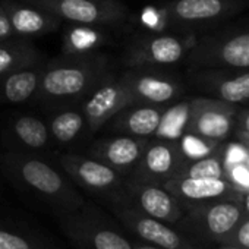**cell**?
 Segmentation results:
<instances>
[{"mask_svg":"<svg viewBox=\"0 0 249 249\" xmlns=\"http://www.w3.org/2000/svg\"><path fill=\"white\" fill-rule=\"evenodd\" d=\"M0 166L18 188L47 204L59 217L76 211L87 202L60 167L34 153L6 151L0 156Z\"/></svg>","mask_w":249,"mask_h":249,"instance_id":"cell-1","label":"cell"},{"mask_svg":"<svg viewBox=\"0 0 249 249\" xmlns=\"http://www.w3.org/2000/svg\"><path fill=\"white\" fill-rule=\"evenodd\" d=\"M111 69L106 53L84 56H63L46 62L36 101L47 108L79 104L94 85Z\"/></svg>","mask_w":249,"mask_h":249,"instance_id":"cell-2","label":"cell"},{"mask_svg":"<svg viewBox=\"0 0 249 249\" xmlns=\"http://www.w3.org/2000/svg\"><path fill=\"white\" fill-rule=\"evenodd\" d=\"M57 164L75 186L97 198L107 210L129 202L124 189V176L100 160L88 154L68 153L57 157Z\"/></svg>","mask_w":249,"mask_h":249,"instance_id":"cell-3","label":"cell"},{"mask_svg":"<svg viewBox=\"0 0 249 249\" xmlns=\"http://www.w3.org/2000/svg\"><path fill=\"white\" fill-rule=\"evenodd\" d=\"M186 60L191 69H249V25L196 38Z\"/></svg>","mask_w":249,"mask_h":249,"instance_id":"cell-4","label":"cell"},{"mask_svg":"<svg viewBox=\"0 0 249 249\" xmlns=\"http://www.w3.org/2000/svg\"><path fill=\"white\" fill-rule=\"evenodd\" d=\"M59 218L65 236L75 249H132V242L88 202Z\"/></svg>","mask_w":249,"mask_h":249,"instance_id":"cell-5","label":"cell"},{"mask_svg":"<svg viewBox=\"0 0 249 249\" xmlns=\"http://www.w3.org/2000/svg\"><path fill=\"white\" fill-rule=\"evenodd\" d=\"M239 195L186 208L175 227L196 239L218 243L246 217Z\"/></svg>","mask_w":249,"mask_h":249,"instance_id":"cell-6","label":"cell"},{"mask_svg":"<svg viewBox=\"0 0 249 249\" xmlns=\"http://www.w3.org/2000/svg\"><path fill=\"white\" fill-rule=\"evenodd\" d=\"M196 37L189 34L147 33L134 38L124 49L123 65L126 68H166L186 59Z\"/></svg>","mask_w":249,"mask_h":249,"instance_id":"cell-7","label":"cell"},{"mask_svg":"<svg viewBox=\"0 0 249 249\" xmlns=\"http://www.w3.org/2000/svg\"><path fill=\"white\" fill-rule=\"evenodd\" d=\"M66 24L120 27L128 19V9L120 0H27Z\"/></svg>","mask_w":249,"mask_h":249,"instance_id":"cell-8","label":"cell"},{"mask_svg":"<svg viewBox=\"0 0 249 249\" xmlns=\"http://www.w3.org/2000/svg\"><path fill=\"white\" fill-rule=\"evenodd\" d=\"M108 211L142 243L154 245L161 249H198L183 231L144 214L129 202L110 207Z\"/></svg>","mask_w":249,"mask_h":249,"instance_id":"cell-9","label":"cell"},{"mask_svg":"<svg viewBox=\"0 0 249 249\" xmlns=\"http://www.w3.org/2000/svg\"><path fill=\"white\" fill-rule=\"evenodd\" d=\"M131 103V95L123 84L120 72L110 71L79 103L87 120V137L91 138L103 131L106 123Z\"/></svg>","mask_w":249,"mask_h":249,"instance_id":"cell-10","label":"cell"},{"mask_svg":"<svg viewBox=\"0 0 249 249\" xmlns=\"http://www.w3.org/2000/svg\"><path fill=\"white\" fill-rule=\"evenodd\" d=\"M120 75L132 103L167 106L185 92L182 81L161 68H126Z\"/></svg>","mask_w":249,"mask_h":249,"instance_id":"cell-11","label":"cell"},{"mask_svg":"<svg viewBox=\"0 0 249 249\" xmlns=\"http://www.w3.org/2000/svg\"><path fill=\"white\" fill-rule=\"evenodd\" d=\"M239 108L240 106L215 97L191 98L186 132L226 142L234 132Z\"/></svg>","mask_w":249,"mask_h":249,"instance_id":"cell-12","label":"cell"},{"mask_svg":"<svg viewBox=\"0 0 249 249\" xmlns=\"http://www.w3.org/2000/svg\"><path fill=\"white\" fill-rule=\"evenodd\" d=\"M240 0H172L166 3L170 28L191 30L218 22L242 8Z\"/></svg>","mask_w":249,"mask_h":249,"instance_id":"cell-13","label":"cell"},{"mask_svg":"<svg viewBox=\"0 0 249 249\" xmlns=\"http://www.w3.org/2000/svg\"><path fill=\"white\" fill-rule=\"evenodd\" d=\"M124 189H126L129 204L156 220L176 226L185 214L180 202L163 185L126 176Z\"/></svg>","mask_w":249,"mask_h":249,"instance_id":"cell-14","label":"cell"},{"mask_svg":"<svg viewBox=\"0 0 249 249\" xmlns=\"http://www.w3.org/2000/svg\"><path fill=\"white\" fill-rule=\"evenodd\" d=\"M183 163L185 159L180 154L178 142L153 137L148 140L137 167L129 176L144 182L164 185L178 175Z\"/></svg>","mask_w":249,"mask_h":249,"instance_id":"cell-15","label":"cell"},{"mask_svg":"<svg viewBox=\"0 0 249 249\" xmlns=\"http://www.w3.org/2000/svg\"><path fill=\"white\" fill-rule=\"evenodd\" d=\"M150 138L111 134L95 140L87 148L88 156L107 164L122 176H129L137 167Z\"/></svg>","mask_w":249,"mask_h":249,"instance_id":"cell-16","label":"cell"},{"mask_svg":"<svg viewBox=\"0 0 249 249\" xmlns=\"http://www.w3.org/2000/svg\"><path fill=\"white\" fill-rule=\"evenodd\" d=\"M191 82L207 95L237 106L249 103V69H191Z\"/></svg>","mask_w":249,"mask_h":249,"instance_id":"cell-17","label":"cell"},{"mask_svg":"<svg viewBox=\"0 0 249 249\" xmlns=\"http://www.w3.org/2000/svg\"><path fill=\"white\" fill-rule=\"evenodd\" d=\"M183 207V210L226 198H234L239 191L227 179L214 178H173L163 185Z\"/></svg>","mask_w":249,"mask_h":249,"instance_id":"cell-18","label":"cell"},{"mask_svg":"<svg viewBox=\"0 0 249 249\" xmlns=\"http://www.w3.org/2000/svg\"><path fill=\"white\" fill-rule=\"evenodd\" d=\"M5 9L15 37L31 40L54 33L63 24L52 12L30 3L27 0H2L0 2Z\"/></svg>","mask_w":249,"mask_h":249,"instance_id":"cell-19","label":"cell"},{"mask_svg":"<svg viewBox=\"0 0 249 249\" xmlns=\"http://www.w3.org/2000/svg\"><path fill=\"white\" fill-rule=\"evenodd\" d=\"M164 108L166 106L131 103L120 108L106 123L104 128L110 134L153 138L160 124Z\"/></svg>","mask_w":249,"mask_h":249,"instance_id":"cell-20","label":"cell"},{"mask_svg":"<svg viewBox=\"0 0 249 249\" xmlns=\"http://www.w3.org/2000/svg\"><path fill=\"white\" fill-rule=\"evenodd\" d=\"M46 122L53 145L71 147L87 137V120L79 104L52 108V114Z\"/></svg>","mask_w":249,"mask_h":249,"instance_id":"cell-21","label":"cell"},{"mask_svg":"<svg viewBox=\"0 0 249 249\" xmlns=\"http://www.w3.org/2000/svg\"><path fill=\"white\" fill-rule=\"evenodd\" d=\"M8 132L21 151L34 153L44 151L53 145L47 122L33 114H15L11 117Z\"/></svg>","mask_w":249,"mask_h":249,"instance_id":"cell-22","label":"cell"},{"mask_svg":"<svg viewBox=\"0 0 249 249\" xmlns=\"http://www.w3.org/2000/svg\"><path fill=\"white\" fill-rule=\"evenodd\" d=\"M46 62L0 78V103L21 104L34 100L40 89Z\"/></svg>","mask_w":249,"mask_h":249,"instance_id":"cell-23","label":"cell"},{"mask_svg":"<svg viewBox=\"0 0 249 249\" xmlns=\"http://www.w3.org/2000/svg\"><path fill=\"white\" fill-rule=\"evenodd\" d=\"M111 40L107 28L95 25L68 24L62 38L63 56H84L100 52Z\"/></svg>","mask_w":249,"mask_h":249,"instance_id":"cell-24","label":"cell"},{"mask_svg":"<svg viewBox=\"0 0 249 249\" xmlns=\"http://www.w3.org/2000/svg\"><path fill=\"white\" fill-rule=\"evenodd\" d=\"M44 62L43 54L31 40L14 37L0 41V78Z\"/></svg>","mask_w":249,"mask_h":249,"instance_id":"cell-25","label":"cell"},{"mask_svg":"<svg viewBox=\"0 0 249 249\" xmlns=\"http://www.w3.org/2000/svg\"><path fill=\"white\" fill-rule=\"evenodd\" d=\"M191 100L173 101L166 106L160 124L156 131L154 138L166 141H179V138L186 132L188 120H189Z\"/></svg>","mask_w":249,"mask_h":249,"instance_id":"cell-26","label":"cell"},{"mask_svg":"<svg viewBox=\"0 0 249 249\" xmlns=\"http://www.w3.org/2000/svg\"><path fill=\"white\" fill-rule=\"evenodd\" d=\"M226 145V144H224ZM224 145L215 151L211 156L198 159V160H191L185 161L183 166L179 169L178 175L175 178H214V179H227L226 175V167L223 161V150Z\"/></svg>","mask_w":249,"mask_h":249,"instance_id":"cell-27","label":"cell"},{"mask_svg":"<svg viewBox=\"0 0 249 249\" xmlns=\"http://www.w3.org/2000/svg\"><path fill=\"white\" fill-rule=\"evenodd\" d=\"M176 142L185 161L198 160V159L211 156L226 144V142L213 141V140H208V138H204L191 132H185Z\"/></svg>","mask_w":249,"mask_h":249,"instance_id":"cell-28","label":"cell"},{"mask_svg":"<svg viewBox=\"0 0 249 249\" xmlns=\"http://www.w3.org/2000/svg\"><path fill=\"white\" fill-rule=\"evenodd\" d=\"M140 24L148 33H166L170 28V22L164 5L144 8L140 12Z\"/></svg>","mask_w":249,"mask_h":249,"instance_id":"cell-29","label":"cell"},{"mask_svg":"<svg viewBox=\"0 0 249 249\" xmlns=\"http://www.w3.org/2000/svg\"><path fill=\"white\" fill-rule=\"evenodd\" d=\"M0 249H49L44 243L0 226Z\"/></svg>","mask_w":249,"mask_h":249,"instance_id":"cell-30","label":"cell"},{"mask_svg":"<svg viewBox=\"0 0 249 249\" xmlns=\"http://www.w3.org/2000/svg\"><path fill=\"white\" fill-rule=\"evenodd\" d=\"M218 243L249 249V217H245L230 233L221 237Z\"/></svg>","mask_w":249,"mask_h":249,"instance_id":"cell-31","label":"cell"},{"mask_svg":"<svg viewBox=\"0 0 249 249\" xmlns=\"http://www.w3.org/2000/svg\"><path fill=\"white\" fill-rule=\"evenodd\" d=\"M14 30L11 27V22L8 19V15L5 12V9L0 5V41H5L9 38H14Z\"/></svg>","mask_w":249,"mask_h":249,"instance_id":"cell-32","label":"cell"},{"mask_svg":"<svg viewBox=\"0 0 249 249\" xmlns=\"http://www.w3.org/2000/svg\"><path fill=\"white\" fill-rule=\"evenodd\" d=\"M234 131L249 134V108H243L240 106V108H239V111L236 114V126H234Z\"/></svg>","mask_w":249,"mask_h":249,"instance_id":"cell-33","label":"cell"},{"mask_svg":"<svg viewBox=\"0 0 249 249\" xmlns=\"http://www.w3.org/2000/svg\"><path fill=\"white\" fill-rule=\"evenodd\" d=\"M239 201L242 204V208H243V213L246 217H249V189L246 191H242L240 195H239Z\"/></svg>","mask_w":249,"mask_h":249,"instance_id":"cell-34","label":"cell"},{"mask_svg":"<svg viewBox=\"0 0 249 249\" xmlns=\"http://www.w3.org/2000/svg\"><path fill=\"white\" fill-rule=\"evenodd\" d=\"M233 135L237 138V141H239V144L240 145H243L248 151H249V134H246V132H239V131H234L233 132Z\"/></svg>","mask_w":249,"mask_h":249,"instance_id":"cell-35","label":"cell"},{"mask_svg":"<svg viewBox=\"0 0 249 249\" xmlns=\"http://www.w3.org/2000/svg\"><path fill=\"white\" fill-rule=\"evenodd\" d=\"M132 249H161V248L154 246V245H148V243H138V242H132Z\"/></svg>","mask_w":249,"mask_h":249,"instance_id":"cell-36","label":"cell"},{"mask_svg":"<svg viewBox=\"0 0 249 249\" xmlns=\"http://www.w3.org/2000/svg\"><path fill=\"white\" fill-rule=\"evenodd\" d=\"M220 246L217 249H243V248H239V246H233V245H223V243H218Z\"/></svg>","mask_w":249,"mask_h":249,"instance_id":"cell-37","label":"cell"},{"mask_svg":"<svg viewBox=\"0 0 249 249\" xmlns=\"http://www.w3.org/2000/svg\"><path fill=\"white\" fill-rule=\"evenodd\" d=\"M0 2H2V0H0Z\"/></svg>","mask_w":249,"mask_h":249,"instance_id":"cell-38","label":"cell"}]
</instances>
